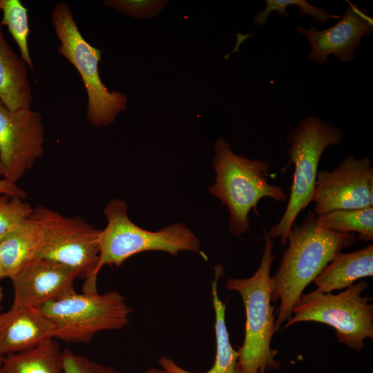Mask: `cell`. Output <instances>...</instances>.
<instances>
[{
    "mask_svg": "<svg viewBox=\"0 0 373 373\" xmlns=\"http://www.w3.org/2000/svg\"><path fill=\"white\" fill-rule=\"evenodd\" d=\"M260 265L246 278H229L226 287L242 297L246 312L243 343L238 350L240 373H268L278 370L280 363L275 359L278 351L271 347L275 327L274 305H271V267L274 259V243L265 235Z\"/></svg>",
    "mask_w": 373,
    "mask_h": 373,
    "instance_id": "obj_2",
    "label": "cell"
},
{
    "mask_svg": "<svg viewBox=\"0 0 373 373\" xmlns=\"http://www.w3.org/2000/svg\"><path fill=\"white\" fill-rule=\"evenodd\" d=\"M100 229L79 217L69 218L39 258L66 265L84 279L83 292H97Z\"/></svg>",
    "mask_w": 373,
    "mask_h": 373,
    "instance_id": "obj_13",
    "label": "cell"
},
{
    "mask_svg": "<svg viewBox=\"0 0 373 373\" xmlns=\"http://www.w3.org/2000/svg\"><path fill=\"white\" fill-rule=\"evenodd\" d=\"M104 4L126 15L146 19L155 17L165 7L167 1L153 0H108Z\"/></svg>",
    "mask_w": 373,
    "mask_h": 373,
    "instance_id": "obj_23",
    "label": "cell"
},
{
    "mask_svg": "<svg viewBox=\"0 0 373 373\" xmlns=\"http://www.w3.org/2000/svg\"><path fill=\"white\" fill-rule=\"evenodd\" d=\"M348 2L345 13L333 26L318 30L314 26L309 29L297 26V31L304 35L310 42V60L316 64L327 62L329 55L333 54L341 61L347 62L354 59L362 37L370 35L373 30V19L366 10Z\"/></svg>",
    "mask_w": 373,
    "mask_h": 373,
    "instance_id": "obj_14",
    "label": "cell"
},
{
    "mask_svg": "<svg viewBox=\"0 0 373 373\" xmlns=\"http://www.w3.org/2000/svg\"><path fill=\"white\" fill-rule=\"evenodd\" d=\"M287 142L289 160L281 171L294 165L290 195L280 220L265 234L271 238H280L282 247L287 245L289 231L298 214L313 200L322 154L328 146L341 144L343 133L329 122L309 117L289 133Z\"/></svg>",
    "mask_w": 373,
    "mask_h": 373,
    "instance_id": "obj_4",
    "label": "cell"
},
{
    "mask_svg": "<svg viewBox=\"0 0 373 373\" xmlns=\"http://www.w3.org/2000/svg\"><path fill=\"white\" fill-rule=\"evenodd\" d=\"M62 360L64 373H123L69 350L62 351Z\"/></svg>",
    "mask_w": 373,
    "mask_h": 373,
    "instance_id": "obj_24",
    "label": "cell"
},
{
    "mask_svg": "<svg viewBox=\"0 0 373 373\" xmlns=\"http://www.w3.org/2000/svg\"><path fill=\"white\" fill-rule=\"evenodd\" d=\"M0 12L3 16L1 26H6L19 47L21 57L32 70L33 62L28 48L30 28L28 9L20 0H0Z\"/></svg>",
    "mask_w": 373,
    "mask_h": 373,
    "instance_id": "obj_21",
    "label": "cell"
},
{
    "mask_svg": "<svg viewBox=\"0 0 373 373\" xmlns=\"http://www.w3.org/2000/svg\"><path fill=\"white\" fill-rule=\"evenodd\" d=\"M0 373H64L62 351L55 339L2 358Z\"/></svg>",
    "mask_w": 373,
    "mask_h": 373,
    "instance_id": "obj_19",
    "label": "cell"
},
{
    "mask_svg": "<svg viewBox=\"0 0 373 373\" xmlns=\"http://www.w3.org/2000/svg\"><path fill=\"white\" fill-rule=\"evenodd\" d=\"M3 166L0 160V175L3 176Z\"/></svg>",
    "mask_w": 373,
    "mask_h": 373,
    "instance_id": "obj_29",
    "label": "cell"
},
{
    "mask_svg": "<svg viewBox=\"0 0 373 373\" xmlns=\"http://www.w3.org/2000/svg\"><path fill=\"white\" fill-rule=\"evenodd\" d=\"M33 209L34 208L23 199L0 195V238L30 217Z\"/></svg>",
    "mask_w": 373,
    "mask_h": 373,
    "instance_id": "obj_22",
    "label": "cell"
},
{
    "mask_svg": "<svg viewBox=\"0 0 373 373\" xmlns=\"http://www.w3.org/2000/svg\"><path fill=\"white\" fill-rule=\"evenodd\" d=\"M51 19L59 41L58 53L73 65L84 83L88 99V120L97 127L112 124L117 115L126 110L127 97L119 91L108 90L102 82L99 73L102 51L83 37L66 3L55 4Z\"/></svg>",
    "mask_w": 373,
    "mask_h": 373,
    "instance_id": "obj_6",
    "label": "cell"
},
{
    "mask_svg": "<svg viewBox=\"0 0 373 373\" xmlns=\"http://www.w3.org/2000/svg\"><path fill=\"white\" fill-rule=\"evenodd\" d=\"M2 358H3V356L1 355L0 352V366H1V361H2Z\"/></svg>",
    "mask_w": 373,
    "mask_h": 373,
    "instance_id": "obj_30",
    "label": "cell"
},
{
    "mask_svg": "<svg viewBox=\"0 0 373 373\" xmlns=\"http://www.w3.org/2000/svg\"><path fill=\"white\" fill-rule=\"evenodd\" d=\"M144 373H169V372L163 368L158 369V368L153 367V368L146 370Z\"/></svg>",
    "mask_w": 373,
    "mask_h": 373,
    "instance_id": "obj_26",
    "label": "cell"
},
{
    "mask_svg": "<svg viewBox=\"0 0 373 373\" xmlns=\"http://www.w3.org/2000/svg\"><path fill=\"white\" fill-rule=\"evenodd\" d=\"M318 224L330 231L358 233L361 241L373 240V207L358 209H337L316 216Z\"/></svg>",
    "mask_w": 373,
    "mask_h": 373,
    "instance_id": "obj_20",
    "label": "cell"
},
{
    "mask_svg": "<svg viewBox=\"0 0 373 373\" xmlns=\"http://www.w3.org/2000/svg\"><path fill=\"white\" fill-rule=\"evenodd\" d=\"M223 273L221 265L215 267V278L211 283L212 303L215 312V333L216 353L212 367L204 372L188 371L179 366L171 358L162 356L158 363L162 368L169 373H240L238 350L231 345L229 332L226 325V305L220 299L218 294L217 283Z\"/></svg>",
    "mask_w": 373,
    "mask_h": 373,
    "instance_id": "obj_17",
    "label": "cell"
},
{
    "mask_svg": "<svg viewBox=\"0 0 373 373\" xmlns=\"http://www.w3.org/2000/svg\"><path fill=\"white\" fill-rule=\"evenodd\" d=\"M0 195H6L25 200L26 192L18 186L17 184L10 182L4 178H0Z\"/></svg>",
    "mask_w": 373,
    "mask_h": 373,
    "instance_id": "obj_25",
    "label": "cell"
},
{
    "mask_svg": "<svg viewBox=\"0 0 373 373\" xmlns=\"http://www.w3.org/2000/svg\"><path fill=\"white\" fill-rule=\"evenodd\" d=\"M0 24V101L8 109L30 108L32 93L27 65L7 42Z\"/></svg>",
    "mask_w": 373,
    "mask_h": 373,
    "instance_id": "obj_16",
    "label": "cell"
},
{
    "mask_svg": "<svg viewBox=\"0 0 373 373\" xmlns=\"http://www.w3.org/2000/svg\"><path fill=\"white\" fill-rule=\"evenodd\" d=\"M3 298V290H2L1 287L0 286V308L1 307V304L2 302Z\"/></svg>",
    "mask_w": 373,
    "mask_h": 373,
    "instance_id": "obj_28",
    "label": "cell"
},
{
    "mask_svg": "<svg viewBox=\"0 0 373 373\" xmlns=\"http://www.w3.org/2000/svg\"><path fill=\"white\" fill-rule=\"evenodd\" d=\"M44 126L40 113L11 111L0 101V160L3 178L17 184L44 153Z\"/></svg>",
    "mask_w": 373,
    "mask_h": 373,
    "instance_id": "obj_10",
    "label": "cell"
},
{
    "mask_svg": "<svg viewBox=\"0 0 373 373\" xmlns=\"http://www.w3.org/2000/svg\"><path fill=\"white\" fill-rule=\"evenodd\" d=\"M5 278H7V275L0 261V280Z\"/></svg>",
    "mask_w": 373,
    "mask_h": 373,
    "instance_id": "obj_27",
    "label": "cell"
},
{
    "mask_svg": "<svg viewBox=\"0 0 373 373\" xmlns=\"http://www.w3.org/2000/svg\"><path fill=\"white\" fill-rule=\"evenodd\" d=\"M104 214L107 224L99 237L98 273L105 265L119 267L130 257L146 251H165L174 256L181 251H200L199 239L183 224L157 231L142 229L128 218L127 204L121 200L111 199Z\"/></svg>",
    "mask_w": 373,
    "mask_h": 373,
    "instance_id": "obj_5",
    "label": "cell"
},
{
    "mask_svg": "<svg viewBox=\"0 0 373 373\" xmlns=\"http://www.w3.org/2000/svg\"><path fill=\"white\" fill-rule=\"evenodd\" d=\"M373 168L367 157L350 155L332 171L318 172L312 202L318 216L337 209L373 207Z\"/></svg>",
    "mask_w": 373,
    "mask_h": 373,
    "instance_id": "obj_9",
    "label": "cell"
},
{
    "mask_svg": "<svg viewBox=\"0 0 373 373\" xmlns=\"http://www.w3.org/2000/svg\"><path fill=\"white\" fill-rule=\"evenodd\" d=\"M373 275V245L357 251L339 253L323 269L314 282L317 291L331 293L350 287L362 278Z\"/></svg>",
    "mask_w": 373,
    "mask_h": 373,
    "instance_id": "obj_18",
    "label": "cell"
},
{
    "mask_svg": "<svg viewBox=\"0 0 373 373\" xmlns=\"http://www.w3.org/2000/svg\"><path fill=\"white\" fill-rule=\"evenodd\" d=\"M79 277L77 271L59 262L35 259L10 278L14 292L11 307L39 309L77 292L74 283Z\"/></svg>",
    "mask_w": 373,
    "mask_h": 373,
    "instance_id": "obj_12",
    "label": "cell"
},
{
    "mask_svg": "<svg viewBox=\"0 0 373 373\" xmlns=\"http://www.w3.org/2000/svg\"><path fill=\"white\" fill-rule=\"evenodd\" d=\"M214 149L212 165L216 182L208 190L227 207L229 230L238 236L249 229V212L262 198L285 202L287 194L280 186L269 182L270 164L267 161L236 154L222 137L217 140Z\"/></svg>",
    "mask_w": 373,
    "mask_h": 373,
    "instance_id": "obj_3",
    "label": "cell"
},
{
    "mask_svg": "<svg viewBox=\"0 0 373 373\" xmlns=\"http://www.w3.org/2000/svg\"><path fill=\"white\" fill-rule=\"evenodd\" d=\"M368 286L361 280L337 294L316 289L303 294L281 330L300 322L324 323L335 329L338 342L360 352L364 341L373 338L372 298L361 296Z\"/></svg>",
    "mask_w": 373,
    "mask_h": 373,
    "instance_id": "obj_7",
    "label": "cell"
},
{
    "mask_svg": "<svg viewBox=\"0 0 373 373\" xmlns=\"http://www.w3.org/2000/svg\"><path fill=\"white\" fill-rule=\"evenodd\" d=\"M354 233H340L321 226L309 210L305 218L292 224L279 267L271 276V302L280 300L275 333L291 317L293 309L306 287L334 258L352 245Z\"/></svg>",
    "mask_w": 373,
    "mask_h": 373,
    "instance_id": "obj_1",
    "label": "cell"
},
{
    "mask_svg": "<svg viewBox=\"0 0 373 373\" xmlns=\"http://www.w3.org/2000/svg\"><path fill=\"white\" fill-rule=\"evenodd\" d=\"M57 327L38 309L10 307L0 313V352L6 356L56 339Z\"/></svg>",
    "mask_w": 373,
    "mask_h": 373,
    "instance_id": "obj_15",
    "label": "cell"
},
{
    "mask_svg": "<svg viewBox=\"0 0 373 373\" xmlns=\"http://www.w3.org/2000/svg\"><path fill=\"white\" fill-rule=\"evenodd\" d=\"M38 310L57 325L56 339L68 343H88L98 332L121 329L128 324L132 312L116 291L75 292Z\"/></svg>",
    "mask_w": 373,
    "mask_h": 373,
    "instance_id": "obj_8",
    "label": "cell"
},
{
    "mask_svg": "<svg viewBox=\"0 0 373 373\" xmlns=\"http://www.w3.org/2000/svg\"><path fill=\"white\" fill-rule=\"evenodd\" d=\"M68 217L44 206L0 238V261L11 278L30 261L39 258L66 223Z\"/></svg>",
    "mask_w": 373,
    "mask_h": 373,
    "instance_id": "obj_11",
    "label": "cell"
}]
</instances>
